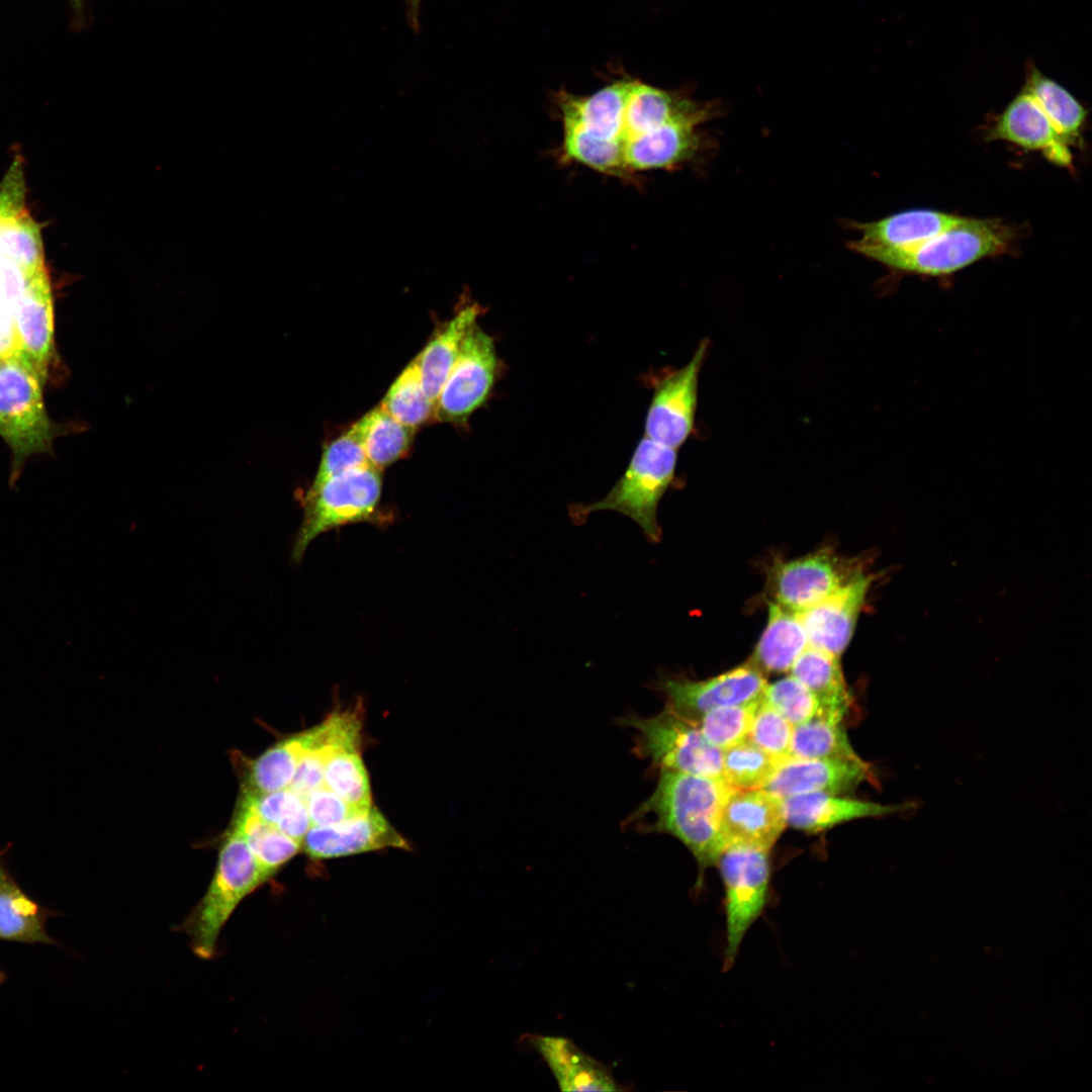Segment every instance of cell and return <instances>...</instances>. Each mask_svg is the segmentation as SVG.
<instances>
[{"label": "cell", "mask_w": 1092, "mask_h": 1092, "mask_svg": "<svg viewBox=\"0 0 1092 1092\" xmlns=\"http://www.w3.org/2000/svg\"><path fill=\"white\" fill-rule=\"evenodd\" d=\"M761 700V699H760ZM724 706L706 712L697 722L704 737L722 751L746 739L759 702Z\"/></svg>", "instance_id": "74e56055"}, {"label": "cell", "mask_w": 1092, "mask_h": 1092, "mask_svg": "<svg viewBox=\"0 0 1092 1092\" xmlns=\"http://www.w3.org/2000/svg\"><path fill=\"white\" fill-rule=\"evenodd\" d=\"M874 576L859 570L836 592L799 612L809 646L840 657L849 644Z\"/></svg>", "instance_id": "5bb4252c"}, {"label": "cell", "mask_w": 1092, "mask_h": 1092, "mask_svg": "<svg viewBox=\"0 0 1092 1092\" xmlns=\"http://www.w3.org/2000/svg\"><path fill=\"white\" fill-rule=\"evenodd\" d=\"M41 383L23 358L1 361L0 436L13 451L12 478H16L27 457L46 450L51 442L52 429Z\"/></svg>", "instance_id": "9c48e42d"}, {"label": "cell", "mask_w": 1092, "mask_h": 1092, "mask_svg": "<svg viewBox=\"0 0 1092 1092\" xmlns=\"http://www.w3.org/2000/svg\"><path fill=\"white\" fill-rule=\"evenodd\" d=\"M721 825L727 845L770 850L787 826L782 799L764 789L733 790L724 803Z\"/></svg>", "instance_id": "ac0fdd59"}, {"label": "cell", "mask_w": 1092, "mask_h": 1092, "mask_svg": "<svg viewBox=\"0 0 1092 1092\" xmlns=\"http://www.w3.org/2000/svg\"><path fill=\"white\" fill-rule=\"evenodd\" d=\"M777 760L748 739L723 750V781L734 790L762 789Z\"/></svg>", "instance_id": "8d00e7d4"}, {"label": "cell", "mask_w": 1092, "mask_h": 1092, "mask_svg": "<svg viewBox=\"0 0 1092 1092\" xmlns=\"http://www.w3.org/2000/svg\"><path fill=\"white\" fill-rule=\"evenodd\" d=\"M873 778L863 761L789 756L777 762L764 790L784 799L806 793L840 794Z\"/></svg>", "instance_id": "9a60e30c"}, {"label": "cell", "mask_w": 1092, "mask_h": 1092, "mask_svg": "<svg viewBox=\"0 0 1092 1092\" xmlns=\"http://www.w3.org/2000/svg\"><path fill=\"white\" fill-rule=\"evenodd\" d=\"M733 790L720 779L660 770L654 792L634 811L629 822L645 831L676 837L705 870L716 864L727 846L721 815Z\"/></svg>", "instance_id": "7a4b0ae2"}, {"label": "cell", "mask_w": 1092, "mask_h": 1092, "mask_svg": "<svg viewBox=\"0 0 1092 1092\" xmlns=\"http://www.w3.org/2000/svg\"><path fill=\"white\" fill-rule=\"evenodd\" d=\"M986 139L1038 151L1060 167L1073 163L1071 146L1023 87L988 128Z\"/></svg>", "instance_id": "2e32d148"}, {"label": "cell", "mask_w": 1092, "mask_h": 1092, "mask_svg": "<svg viewBox=\"0 0 1092 1092\" xmlns=\"http://www.w3.org/2000/svg\"><path fill=\"white\" fill-rule=\"evenodd\" d=\"M1015 238L1014 229L1000 219L962 217L917 247L876 250L863 256L898 271L942 276L1010 251Z\"/></svg>", "instance_id": "3957f363"}, {"label": "cell", "mask_w": 1092, "mask_h": 1092, "mask_svg": "<svg viewBox=\"0 0 1092 1092\" xmlns=\"http://www.w3.org/2000/svg\"><path fill=\"white\" fill-rule=\"evenodd\" d=\"M269 880L244 837L233 829L223 841L209 887L183 922L196 956L209 960L239 904Z\"/></svg>", "instance_id": "277c9868"}, {"label": "cell", "mask_w": 1092, "mask_h": 1092, "mask_svg": "<svg viewBox=\"0 0 1092 1092\" xmlns=\"http://www.w3.org/2000/svg\"><path fill=\"white\" fill-rule=\"evenodd\" d=\"M368 464L370 463L361 443L350 429L325 448L317 472L307 491L316 489L338 474Z\"/></svg>", "instance_id": "60d3db41"}, {"label": "cell", "mask_w": 1092, "mask_h": 1092, "mask_svg": "<svg viewBox=\"0 0 1092 1092\" xmlns=\"http://www.w3.org/2000/svg\"><path fill=\"white\" fill-rule=\"evenodd\" d=\"M240 805L299 842L311 827L304 798L289 788L265 794H243Z\"/></svg>", "instance_id": "d6a6232c"}, {"label": "cell", "mask_w": 1092, "mask_h": 1092, "mask_svg": "<svg viewBox=\"0 0 1092 1092\" xmlns=\"http://www.w3.org/2000/svg\"><path fill=\"white\" fill-rule=\"evenodd\" d=\"M793 729L777 710L761 699L746 739L780 761L790 756Z\"/></svg>", "instance_id": "ab89813d"}, {"label": "cell", "mask_w": 1092, "mask_h": 1092, "mask_svg": "<svg viewBox=\"0 0 1092 1092\" xmlns=\"http://www.w3.org/2000/svg\"><path fill=\"white\" fill-rule=\"evenodd\" d=\"M790 756L862 760L853 750L841 723L815 716L793 729Z\"/></svg>", "instance_id": "836d02e7"}, {"label": "cell", "mask_w": 1092, "mask_h": 1092, "mask_svg": "<svg viewBox=\"0 0 1092 1092\" xmlns=\"http://www.w3.org/2000/svg\"><path fill=\"white\" fill-rule=\"evenodd\" d=\"M557 104L564 160L616 178L694 159L703 146L702 125L718 112L711 101L632 79L589 95L562 91Z\"/></svg>", "instance_id": "6da1fadb"}, {"label": "cell", "mask_w": 1092, "mask_h": 1092, "mask_svg": "<svg viewBox=\"0 0 1092 1092\" xmlns=\"http://www.w3.org/2000/svg\"><path fill=\"white\" fill-rule=\"evenodd\" d=\"M322 723L289 736L255 759H246L243 794L271 793L289 787L301 757L322 735Z\"/></svg>", "instance_id": "cb8c5ba5"}, {"label": "cell", "mask_w": 1092, "mask_h": 1092, "mask_svg": "<svg viewBox=\"0 0 1092 1092\" xmlns=\"http://www.w3.org/2000/svg\"><path fill=\"white\" fill-rule=\"evenodd\" d=\"M301 847L314 859L342 857L383 848H408L405 839L375 808L351 820L330 825L311 826Z\"/></svg>", "instance_id": "e0dca14e"}, {"label": "cell", "mask_w": 1092, "mask_h": 1092, "mask_svg": "<svg viewBox=\"0 0 1092 1092\" xmlns=\"http://www.w3.org/2000/svg\"><path fill=\"white\" fill-rule=\"evenodd\" d=\"M481 313L477 302H468L437 332L416 357L423 388L434 402L445 383L469 329Z\"/></svg>", "instance_id": "484cf974"}, {"label": "cell", "mask_w": 1092, "mask_h": 1092, "mask_svg": "<svg viewBox=\"0 0 1092 1092\" xmlns=\"http://www.w3.org/2000/svg\"><path fill=\"white\" fill-rule=\"evenodd\" d=\"M17 358L23 356L12 313L0 306V361Z\"/></svg>", "instance_id": "ee69618b"}, {"label": "cell", "mask_w": 1092, "mask_h": 1092, "mask_svg": "<svg viewBox=\"0 0 1092 1092\" xmlns=\"http://www.w3.org/2000/svg\"><path fill=\"white\" fill-rule=\"evenodd\" d=\"M769 851L747 844H730L716 861L724 886V971L732 968L744 937L766 907L770 880Z\"/></svg>", "instance_id": "ba28073f"}, {"label": "cell", "mask_w": 1092, "mask_h": 1092, "mask_svg": "<svg viewBox=\"0 0 1092 1092\" xmlns=\"http://www.w3.org/2000/svg\"><path fill=\"white\" fill-rule=\"evenodd\" d=\"M1023 88L1035 99L1053 124L1072 147L1081 139L1087 110L1064 86L1035 67L1026 74Z\"/></svg>", "instance_id": "f1b7e54d"}, {"label": "cell", "mask_w": 1092, "mask_h": 1092, "mask_svg": "<svg viewBox=\"0 0 1092 1092\" xmlns=\"http://www.w3.org/2000/svg\"><path fill=\"white\" fill-rule=\"evenodd\" d=\"M324 785L354 806L372 807L370 783L359 749L335 752L326 764Z\"/></svg>", "instance_id": "d590c367"}, {"label": "cell", "mask_w": 1092, "mask_h": 1092, "mask_svg": "<svg viewBox=\"0 0 1092 1092\" xmlns=\"http://www.w3.org/2000/svg\"><path fill=\"white\" fill-rule=\"evenodd\" d=\"M318 742L300 759L289 785L304 797L324 785V772L329 758L340 749H359L362 722L356 711H337L323 722Z\"/></svg>", "instance_id": "d4e9b609"}, {"label": "cell", "mask_w": 1092, "mask_h": 1092, "mask_svg": "<svg viewBox=\"0 0 1092 1092\" xmlns=\"http://www.w3.org/2000/svg\"><path fill=\"white\" fill-rule=\"evenodd\" d=\"M371 465L381 469L401 458L408 450L413 429L402 425L380 405L365 414L350 428Z\"/></svg>", "instance_id": "f546056e"}, {"label": "cell", "mask_w": 1092, "mask_h": 1092, "mask_svg": "<svg viewBox=\"0 0 1092 1092\" xmlns=\"http://www.w3.org/2000/svg\"><path fill=\"white\" fill-rule=\"evenodd\" d=\"M12 316L22 356L44 382L54 342V305L46 268L29 279Z\"/></svg>", "instance_id": "d6986e66"}, {"label": "cell", "mask_w": 1092, "mask_h": 1092, "mask_svg": "<svg viewBox=\"0 0 1092 1092\" xmlns=\"http://www.w3.org/2000/svg\"><path fill=\"white\" fill-rule=\"evenodd\" d=\"M962 216L930 209L898 212L879 220L855 222L860 237L849 248L864 255L876 250H907L957 223Z\"/></svg>", "instance_id": "ffe728a7"}, {"label": "cell", "mask_w": 1092, "mask_h": 1092, "mask_svg": "<svg viewBox=\"0 0 1092 1092\" xmlns=\"http://www.w3.org/2000/svg\"><path fill=\"white\" fill-rule=\"evenodd\" d=\"M790 671L816 699L817 717L842 723L852 704V696L843 676L840 657L808 646Z\"/></svg>", "instance_id": "603a6c76"}, {"label": "cell", "mask_w": 1092, "mask_h": 1092, "mask_svg": "<svg viewBox=\"0 0 1092 1092\" xmlns=\"http://www.w3.org/2000/svg\"><path fill=\"white\" fill-rule=\"evenodd\" d=\"M620 722L636 732L637 754L660 770L723 780V751L704 737L697 721L679 715L670 706L652 717L628 715Z\"/></svg>", "instance_id": "52a82bcc"}, {"label": "cell", "mask_w": 1092, "mask_h": 1092, "mask_svg": "<svg viewBox=\"0 0 1092 1092\" xmlns=\"http://www.w3.org/2000/svg\"><path fill=\"white\" fill-rule=\"evenodd\" d=\"M382 479L371 464L338 474L304 496V513L292 547L299 562L310 542L335 528L377 519Z\"/></svg>", "instance_id": "8992f818"}, {"label": "cell", "mask_w": 1092, "mask_h": 1092, "mask_svg": "<svg viewBox=\"0 0 1092 1092\" xmlns=\"http://www.w3.org/2000/svg\"><path fill=\"white\" fill-rule=\"evenodd\" d=\"M787 825L818 833L853 819L878 817L900 810L896 805L838 797L829 793H806L782 799Z\"/></svg>", "instance_id": "7402d4cb"}, {"label": "cell", "mask_w": 1092, "mask_h": 1092, "mask_svg": "<svg viewBox=\"0 0 1092 1092\" xmlns=\"http://www.w3.org/2000/svg\"><path fill=\"white\" fill-rule=\"evenodd\" d=\"M766 686L764 673L747 660L704 680L661 678L657 689L666 696L667 705L676 713L698 721L712 709L760 700Z\"/></svg>", "instance_id": "4fadbf2b"}, {"label": "cell", "mask_w": 1092, "mask_h": 1092, "mask_svg": "<svg viewBox=\"0 0 1092 1092\" xmlns=\"http://www.w3.org/2000/svg\"><path fill=\"white\" fill-rule=\"evenodd\" d=\"M0 364H1V361H0Z\"/></svg>", "instance_id": "f6af8a7d"}, {"label": "cell", "mask_w": 1092, "mask_h": 1092, "mask_svg": "<svg viewBox=\"0 0 1092 1092\" xmlns=\"http://www.w3.org/2000/svg\"><path fill=\"white\" fill-rule=\"evenodd\" d=\"M0 254L29 276L44 268L39 226L24 206L0 201Z\"/></svg>", "instance_id": "4dcf8cb0"}, {"label": "cell", "mask_w": 1092, "mask_h": 1092, "mask_svg": "<svg viewBox=\"0 0 1092 1092\" xmlns=\"http://www.w3.org/2000/svg\"><path fill=\"white\" fill-rule=\"evenodd\" d=\"M31 277L12 260L0 256V306L12 313Z\"/></svg>", "instance_id": "7bdbcfd3"}, {"label": "cell", "mask_w": 1092, "mask_h": 1092, "mask_svg": "<svg viewBox=\"0 0 1092 1092\" xmlns=\"http://www.w3.org/2000/svg\"><path fill=\"white\" fill-rule=\"evenodd\" d=\"M11 846L0 849V939L54 942L44 929L48 910L21 890L8 869Z\"/></svg>", "instance_id": "4316f807"}, {"label": "cell", "mask_w": 1092, "mask_h": 1092, "mask_svg": "<svg viewBox=\"0 0 1092 1092\" xmlns=\"http://www.w3.org/2000/svg\"><path fill=\"white\" fill-rule=\"evenodd\" d=\"M380 406L411 429L419 427L431 417L435 404L423 388L417 358L396 377Z\"/></svg>", "instance_id": "e575fe53"}, {"label": "cell", "mask_w": 1092, "mask_h": 1092, "mask_svg": "<svg viewBox=\"0 0 1092 1092\" xmlns=\"http://www.w3.org/2000/svg\"><path fill=\"white\" fill-rule=\"evenodd\" d=\"M861 569L827 549L779 562L768 575L770 602L802 612L836 592Z\"/></svg>", "instance_id": "8fae6325"}, {"label": "cell", "mask_w": 1092, "mask_h": 1092, "mask_svg": "<svg viewBox=\"0 0 1092 1092\" xmlns=\"http://www.w3.org/2000/svg\"><path fill=\"white\" fill-rule=\"evenodd\" d=\"M497 357L493 339L475 323L467 332L456 361L435 402L443 422H465L488 397Z\"/></svg>", "instance_id": "30bf717a"}, {"label": "cell", "mask_w": 1092, "mask_h": 1092, "mask_svg": "<svg viewBox=\"0 0 1092 1092\" xmlns=\"http://www.w3.org/2000/svg\"><path fill=\"white\" fill-rule=\"evenodd\" d=\"M233 829L244 837L269 879L301 848V842L282 833L241 805Z\"/></svg>", "instance_id": "1f68e13d"}, {"label": "cell", "mask_w": 1092, "mask_h": 1092, "mask_svg": "<svg viewBox=\"0 0 1092 1092\" xmlns=\"http://www.w3.org/2000/svg\"><path fill=\"white\" fill-rule=\"evenodd\" d=\"M528 1043L542 1057L562 1091H617L622 1088L611 1070L570 1039L531 1034Z\"/></svg>", "instance_id": "44dd1931"}, {"label": "cell", "mask_w": 1092, "mask_h": 1092, "mask_svg": "<svg viewBox=\"0 0 1092 1092\" xmlns=\"http://www.w3.org/2000/svg\"><path fill=\"white\" fill-rule=\"evenodd\" d=\"M761 699L793 727L808 722L818 712V703L812 693L791 674L767 684Z\"/></svg>", "instance_id": "f35d334b"}, {"label": "cell", "mask_w": 1092, "mask_h": 1092, "mask_svg": "<svg viewBox=\"0 0 1092 1092\" xmlns=\"http://www.w3.org/2000/svg\"><path fill=\"white\" fill-rule=\"evenodd\" d=\"M808 646L798 613L769 602L766 626L749 660L763 673L787 672Z\"/></svg>", "instance_id": "83f0119b"}, {"label": "cell", "mask_w": 1092, "mask_h": 1092, "mask_svg": "<svg viewBox=\"0 0 1092 1092\" xmlns=\"http://www.w3.org/2000/svg\"><path fill=\"white\" fill-rule=\"evenodd\" d=\"M677 450L661 445L647 437L638 443L625 473L600 500L569 508L576 524L598 511L618 512L636 522L646 539L657 543L661 530L657 522L659 500L674 478Z\"/></svg>", "instance_id": "5b68a950"}, {"label": "cell", "mask_w": 1092, "mask_h": 1092, "mask_svg": "<svg viewBox=\"0 0 1092 1092\" xmlns=\"http://www.w3.org/2000/svg\"><path fill=\"white\" fill-rule=\"evenodd\" d=\"M709 341L702 340L690 361L657 384L645 420V437L677 450L694 430L698 383Z\"/></svg>", "instance_id": "7c38bea8"}, {"label": "cell", "mask_w": 1092, "mask_h": 1092, "mask_svg": "<svg viewBox=\"0 0 1092 1092\" xmlns=\"http://www.w3.org/2000/svg\"><path fill=\"white\" fill-rule=\"evenodd\" d=\"M303 798L311 826L339 824L358 817L370 809L346 802L325 785L315 788Z\"/></svg>", "instance_id": "b9f144b4"}]
</instances>
